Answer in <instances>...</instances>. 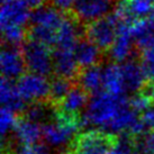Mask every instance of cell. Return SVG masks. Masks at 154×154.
Returning a JSON list of instances; mask_svg holds the SVG:
<instances>
[{
    "instance_id": "cell-1",
    "label": "cell",
    "mask_w": 154,
    "mask_h": 154,
    "mask_svg": "<svg viewBox=\"0 0 154 154\" xmlns=\"http://www.w3.org/2000/svg\"><path fill=\"white\" fill-rule=\"evenodd\" d=\"M83 123L81 116L54 110L52 119L43 125V142L48 147L59 149L62 153L79 134Z\"/></svg>"
},
{
    "instance_id": "cell-2",
    "label": "cell",
    "mask_w": 154,
    "mask_h": 154,
    "mask_svg": "<svg viewBox=\"0 0 154 154\" xmlns=\"http://www.w3.org/2000/svg\"><path fill=\"white\" fill-rule=\"evenodd\" d=\"M64 19V14L52 5H45L30 14L28 38L38 41L54 48L57 32Z\"/></svg>"
},
{
    "instance_id": "cell-3",
    "label": "cell",
    "mask_w": 154,
    "mask_h": 154,
    "mask_svg": "<svg viewBox=\"0 0 154 154\" xmlns=\"http://www.w3.org/2000/svg\"><path fill=\"white\" fill-rule=\"evenodd\" d=\"M126 103L127 100L123 96H116L107 91H100L91 98L83 120L85 123L108 128Z\"/></svg>"
},
{
    "instance_id": "cell-4",
    "label": "cell",
    "mask_w": 154,
    "mask_h": 154,
    "mask_svg": "<svg viewBox=\"0 0 154 154\" xmlns=\"http://www.w3.org/2000/svg\"><path fill=\"white\" fill-rule=\"evenodd\" d=\"M118 143V135L99 129L80 133L61 154H108Z\"/></svg>"
},
{
    "instance_id": "cell-5",
    "label": "cell",
    "mask_w": 154,
    "mask_h": 154,
    "mask_svg": "<svg viewBox=\"0 0 154 154\" xmlns=\"http://www.w3.org/2000/svg\"><path fill=\"white\" fill-rule=\"evenodd\" d=\"M122 23H123V18L115 10L114 13L106 17L97 19L86 25L85 37L89 39L90 42H92L107 56L119 34Z\"/></svg>"
},
{
    "instance_id": "cell-6",
    "label": "cell",
    "mask_w": 154,
    "mask_h": 154,
    "mask_svg": "<svg viewBox=\"0 0 154 154\" xmlns=\"http://www.w3.org/2000/svg\"><path fill=\"white\" fill-rule=\"evenodd\" d=\"M20 48L28 72L43 77H52L54 74L52 47L38 41L27 38Z\"/></svg>"
},
{
    "instance_id": "cell-7",
    "label": "cell",
    "mask_w": 154,
    "mask_h": 154,
    "mask_svg": "<svg viewBox=\"0 0 154 154\" xmlns=\"http://www.w3.org/2000/svg\"><path fill=\"white\" fill-rule=\"evenodd\" d=\"M17 89L26 103H47L50 96V81L43 75L26 72L17 80ZM50 105V103H48Z\"/></svg>"
},
{
    "instance_id": "cell-8",
    "label": "cell",
    "mask_w": 154,
    "mask_h": 154,
    "mask_svg": "<svg viewBox=\"0 0 154 154\" xmlns=\"http://www.w3.org/2000/svg\"><path fill=\"white\" fill-rule=\"evenodd\" d=\"M116 2L117 0H77L72 13L83 25H88L114 13Z\"/></svg>"
},
{
    "instance_id": "cell-9",
    "label": "cell",
    "mask_w": 154,
    "mask_h": 154,
    "mask_svg": "<svg viewBox=\"0 0 154 154\" xmlns=\"http://www.w3.org/2000/svg\"><path fill=\"white\" fill-rule=\"evenodd\" d=\"M1 72L2 78L9 80H18L27 71L23 56L22 48L4 44L1 52Z\"/></svg>"
},
{
    "instance_id": "cell-10",
    "label": "cell",
    "mask_w": 154,
    "mask_h": 154,
    "mask_svg": "<svg viewBox=\"0 0 154 154\" xmlns=\"http://www.w3.org/2000/svg\"><path fill=\"white\" fill-rule=\"evenodd\" d=\"M13 133L14 141L22 145L36 144L43 141V125L28 119L20 114H18Z\"/></svg>"
},
{
    "instance_id": "cell-11",
    "label": "cell",
    "mask_w": 154,
    "mask_h": 154,
    "mask_svg": "<svg viewBox=\"0 0 154 154\" xmlns=\"http://www.w3.org/2000/svg\"><path fill=\"white\" fill-rule=\"evenodd\" d=\"M53 62L55 75L75 81L81 69L77 62L74 50L53 48Z\"/></svg>"
},
{
    "instance_id": "cell-12",
    "label": "cell",
    "mask_w": 154,
    "mask_h": 154,
    "mask_svg": "<svg viewBox=\"0 0 154 154\" xmlns=\"http://www.w3.org/2000/svg\"><path fill=\"white\" fill-rule=\"evenodd\" d=\"M28 7L22 0H13L8 4L2 5L1 8V28L10 26H20L26 27L29 23L30 14Z\"/></svg>"
},
{
    "instance_id": "cell-13",
    "label": "cell",
    "mask_w": 154,
    "mask_h": 154,
    "mask_svg": "<svg viewBox=\"0 0 154 154\" xmlns=\"http://www.w3.org/2000/svg\"><path fill=\"white\" fill-rule=\"evenodd\" d=\"M90 96L86 90L74 82L73 87L62 100V103L54 109L55 111H61L64 114H70L74 116H81L83 109L89 105L91 100Z\"/></svg>"
},
{
    "instance_id": "cell-14",
    "label": "cell",
    "mask_w": 154,
    "mask_h": 154,
    "mask_svg": "<svg viewBox=\"0 0 154 154\" xmlns=\"http://www.w3.org/2000/svg\"><path fill=\"white\" fill-rule=\"evenodd\" d=\"M74 54L80 69L101 64L107 59L106 54L103 53L92 42L87 39L85 36L80 38V41L75 45Z\"/></svg>"
},
{
    "instance_id": "cell-15",
    "label": "cell",
    "mask_w": 154,
    "mask_h": 154,
    "mask_svg": "<svg viewBox=\"0 0 154 154\" xmlns=\"http://www.w3.org/2000/svg\"><path fill=\"white\" fill-rule=\"evenodd\" d=\"M120 70H122V75L124 80L125 90L138 92L146 80L145 73L138 57L131 59L124 62L123 64H120Z\"/></svg>"
},
{
    "instance_id": "cell-16",
    "label": "cell",
    "mask_w": 154,
    "mask_h": 154,
    "mask_svg": "<svg viewBox=\"0 0 154 154\" xmlns=\"http://www.w3.org/2000/svg\"><path fill=\"white\" fill-rule=\"evenodd\" d=\"M74 82L83 88L90 96L100 92V88L103 87V71L100 64L81 69Z\"/></svg>"
},
{
    "instance_id": "cell-17",
    "label": "cell",
    "mask_w": 154,
    "mask_h": 154,
    "mask_svg": "<svg viewBox=\"0 0 154 154\" xmlns=\"http://www.w3.org/2000/svg\"><path fill=\"white\" fill-rule=\"evenodd\" d=\"M1 101L4 107L15 111L16 114H20L25 110V100L20 96L17 89V86L6 78H2L1 81Z\"/></svg>"
},
{
    "instance_id": "cell-18",
    "label": "cell",
    "mask_w": 154,
    "mask_h": 154,
    "mask_svg": "<svg viewBox=\"0 0 154 154\" xmlns=\"http://www.w3.org/2000/svg\"><path fill=\"white\" fill-rule=\"evenodd\" d=\"M103 89L111 94L123 96L125 90L124 80L122 75L120 64L109 63L108 66L103 70Z\"/></svg>"
},
{
    "instance_id": "cell-19",
    "label": "cell",
    "mask_w": 154,
    "mask_h": 154,
    "mask_svg": "<svg viewBox=\"0 0 154 154\" xmlns=\"http://www.w3.org/2000/svg\"><path fill=\"white\" fill-rule=\"evenodd\" d=\"M74 85V81L62 78L59 75H52L50 80V96H48V103L52 106L53 109H55L62 100L65 98V96L69 94V91Z\"/></svg>"
},
{
    "instance_id": "cell-20",
    "label": "cell",
    "mask_w": 154,
    "mask_h": 154,
    "mask_svg": "<svg viewBox=\"0 0 154 154\" xmlns=\"http://www.w3.org/2000/svg\"><path fill=\"white\" fill-rule=\"evenodd\" d=\"M137 57L145 73V82L154 87V50L140 52Z\"/></svg>"
},
{
    "instance_id": "cell-21",
    "label": "cell",
    "mask_w": 154,
    "mask_h": 154,
    "mask_svg": "<svg viewBox=\"0 0 154 154\" xmlns=\"http://www.w3.org/2000/svg\"><path fill=\"white\" fill-rule=\"evenodd\" d=\"M13 144L17 154H50V147L43 141L29 145H22L13 141Z\"/></svg>"
},
{
    "instance_id": "cell-22",
    "label": "cell",
    "mask_w": 154,
    "mask_h": 154,
    "mask_svg": "<svg viewBox=\"0 0 154 154\" xmlns=\"http://www.w3.org/2000/svg\"><path fill=\"white\" fill-rule=\"evenodd\" d=\"M18 114L10 110L8 108L2 107L1 109V134L2 136H6L8 132H13L15 125L17 123Z\"/></svg>"
},
{
    "instance_id": "cell-23",
    "label": "cell",
    "mask_w": 154,
    "mask_h": 154,
    "mask_svg": "<svg viewBox=\"0 0 154 154\" xmlns=\"http://www.w3.org/2000/svg\"><path fill=\"white\" fill-rule=\"evenodd\" d=\"M75 1L77 0H50L48 2L63 14H70L72 13L73 8H74Z\"/></svg>"
},
{
    "instance_id": "cell-24",
    "label": "cell",
    "mask_w": 154,
    "mask_h": 154,
    "mask_svg": "<svg viewBox=\"0 0 154 154\" xmlns=\"http://www.w3.org/2000/svg\"><path fill=\"white\" fill-rule=\"evenodd\" d=\"M141 120L144 124L145 128L149 129H154V107L149 108L146 111H144L143 114H141Z\"/></svg>"
},
{
    "instance_id": "cell-25",
    "label": "cell",
    "mask_w": 154,
    "mask_h": 154,
    "mask_svg": "<svg viewBox=\"0 0 154 154\" xmlns=\"http://www.w3.org/2000/svg\"><path fill=\"white\" fill-rule=\"evenodd\" d=\"M22 1L29 9H34L35 10V9H38L45 6V4L48 2L50 0H22Z\"/></svg>"
},
{
    "instance_id": "cell-26",
    "label": "cell",
    "mask_w": 154,
    "mask_h": 154,
    "mask_svg": "<svg viewBox=\"0 0 154 154\" xmlns=\"http://www.w3.org/2000/svg\"><path fill=\"white\" fill-rule=\"evenodd\" d=\"M108 154H122V153H120L119 151H118V150H117V149H116V147H115L114 150H111L110 152H109V153H108Z\"/></svg>"
},
{
    "instance_id": "cell-27",
    "label": "cell",
    "mask_w": 154,
    "mask_h": 154,
    "mask_svg": "<svg viewBox=\"0 0 154 154\" xmlns=\"http://www.w3.org/2000/svg\"><path fill=\"white\" fill-rule=\"evenodd\" d=\"M1 1H2V5H4V4H8V2L13 1V0H1Z\"/></svg>"
},
{
    "instance_id": "cell-28",
    "label": "cell",
    "mask_w": 154,
    "mask_h": 154,
    "mask_svg": "<svg viewBox=\"0 0 154 154\" xmlns=\"http://www.w3.org/2000/svg\"><path fill=\"white\" fill-rule=\"evenodd\" d=\"M119 1V4H123V2H126V1H128V0H118Z\"/></svg>"
},
{
    "instance_id": "cell-29",
    "label": "cell",
    "mask_w": 154,
    "mask_h": 154,
    "mask_svg": "<svg viewBox=\"0 0 154 154\" xmlns=\"http://www.w3.org/2000/svg\"><path fill=\"white\" fill-rule=\"evenodd\" d=\"M153 1H154V0H153Z\"/></svg>"
}]
</instances>
